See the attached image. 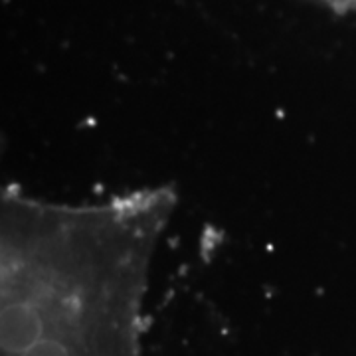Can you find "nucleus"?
I'll return each instance as SVG.
<instances>
[{"instance_id": "1", "label": "nucleus", "mask_w": 356, "mask_h": 356, "mask_svg": "<svg viewBox=\"0 0 356 356\" xmlns=\"http://www.w3.org/2000/svg\"><path fill=\"white\" fill-rule=\"evenodd\" d=\"M168 188L97 204L6 192L0 356H140V315Z\"/></svg>"}, {"instance_id": "2", "label": "nucleus", "mask_w": 356, "mask_h": 356, "mask_svg": "<svg viewBox=\"0 0 356 356\" xmlns=\"http://www.w3.org/2000/svg\"><path fill=\"white\" fill-rule=\"evenodd\" d=\"M329 4L331 8L343 10V13H356V0H318Z\"/></svg>"}]
</instances>
